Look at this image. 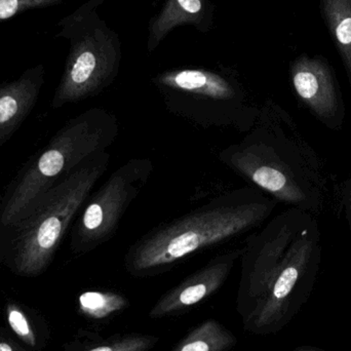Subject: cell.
Here are the masks:
<instances>
[{
	"label": "cell",
	"instance_id": "obj_1",
	"mask_svg": "<svg viewBox=\"0 0 351 351\" xmlns=\"http://www.w3.org/2000/svg\"><path fill=\"white\" fill-rule=\"evenodd\" d=\"M274 206L276 202L263 197L254 188L221 194L140 237L125 253V271L134 278H150L170 271L190 256L257 228L269 217Z\"/></svg>",
	"mask_w": 351,
	"mask_h": 351
},
{
	"label": "cell",
	"instance_id": "obj_2",
	"mask_svg": "<svg viewBox=\"0 0 351 351\" xmlns=\"http://www.w3.org/2000/svg\"><path fill=\"white\" fill-rule=\"evenodd\" d=\"M111 156H93L39 196L28 210L4 229L6 266L23 278H36L47 271L68 229L84 208Z\"/></svg>",
	"mask_w": 351,
	"mask_h": 351
},
{
	"label": "cell",
	"instance_id": "obj_3",
	"mask_svg": "<svg viewBox=\"0 0 351 351\" xmlns=\"http://www.w3.org/2000/svg\"><path fill=\"white\" fill-rule=\"evenodd\" d=\"M119 134V119L106 109L95 107L70 119L6 193L0 206V227L10 226L47 190L93 156L106 152Z\"/></svg>",
	"mask_w": 351,
	"mask_h": 351
},
{
	"label": "cell",
	"instance_id": "obj_4",
	"mask_svg": "<svg viewBox=\"0 0 351 351\" xmlns=\"http://www.w3.org/2000/svg\"><path fill=\"white\" fill-rule=\"evenodd\" d=\"M168 110L202 128L245 131L256 121L241 84L225 73L206 69H176L152 78Z\"/></svg>",
	"mask_w": 351,
	"mask_h": 351
},
{
	"label": "cell",
	"instance_id": "obj_5",
	"mask_svg": "<svg viewBox=\"0 0 351 351\" xmlns=\"http://www.w3.org/2000/svg\"><path fill=\"white\" fill-rule=\"evenodd\" d=\"M102 1L90 0L77 12V38L51 100L53 109L98 96L119 75L121 43L97 14V5Z\"/></svg>",
	"mask_w": 351,
	"mask_h": 351
},
{
	"label": "cell",
	"instance_id": "obj_6",
	"mask_svg": "<svg viewBox=\"0 0 351 351\" xmlns=\"http://www.w3.org/2000/svg\"><path fill=\"white\" fill-rule=\"evenodd\" d=\"M154 170L149 158H131L88 198L71 229L70 250L74 255L90 253L114 237L121 219L147 185Z\"/></svg>",
	"mask_w": 351,
	"mask_h": 351
},
{
	"label": "cell",
	"instance_id": "obj_7",
	"mask_svg": "<svg viewBox=\"0 0 351 351\" xmlns=\"http://www.w3.org/2000/svg\"><path fill=\"white\" fill-rule=\"evenodd\" d=\"M219 158L239 177L280 202L297 204L305 199V194L282 158L256 129L239 143L222 150Z\"/></svg>",
	"mask_w": 351,
	"mask_h": 351
},
{
	"label": "cell",
	"instance_id": "obj_8",
	"mask_svg": "<svg viewBox=\"0 0 351 351\" xmlns=\"http://www.w3.org/2000/svg\"><path fill=\"white\" fill-rule=\"evenodd\" d=\"M313 251L308 231L293 239L280 268L268 288L243 317V327L256 335L274 333L282 327L291 309V301L299 280L306 270Z\"/></svg>",
	"mask_w": 351,
	"mask_h": 351
},
{
	"label": "cell",
	"instance_id": "obj_9",
	"mask_svg": "<svg viewBox=\"0 0 351 351\" xmlns=\"http://www.w3.org/2000/svg\"><path fill=\"white\" fill-rule=\"evenodd\" d=\"M293 239L294 232L288 223L274 222L243 243L237 293V307L243 319L269 286Z\"/></svg>",
	"mask_w": 351,
	"mask_h": 351
},
{
	"label": "cell",
	"instance_id": "obj_10",
	"mask_svg": "<svg viewBox=\"0 0 351 351\" xmlns=\"http://www.w3.org/2000/svg\"><path fill=\"white\" fill-rule=\"evenodd\" d=\"M243 245L215 256L206 265L165 293L149 311V317L160 319L183 315L218 292L241 260Z\"/></svg>",
	"mask_w": 351,
	"mask_h": 351
},
{
	"label": "cell",
	"instance_id": "obj_11",
	"mask_svg": "<svg viewBox=\"0 0 351 351\" xmlns=\"http://www.w3.org/2000/svg\"><path fill=\"white\" fill-rule=\"evenodd\" d=\"M292 84L299 98L322 119H332L338 110L335 84L329 66L306 56L291 68Z\"/></svg>",
	"mask_w": 351,
	"mask_h": 351
},
{
	"label": "cell",
	"instance_id": "obj_12",
	"mask_svg": "<svg viewBox=\"0 0 351 351\" xmlns=\"http://www.w3.org/2000/svg\"><path fill=\"white\" fill-rule=\"evenodd\" d=\"M43 66L0 86V148L18 131L36 105L43 84Z\"/></svg>",
	"mask_w": 351,
	"mask_h": 351
},
{
	"label": "cell",
	"instance_id": "obj_13",
	"mask_svg": "<svg viewBox=\"0 0 351 351\" xmlns=\"http://www.w3.org/2000/svg\"><path fill=\"white\" fill-rule=\"evenodd\" d=\"M208 0H168L160 14L150 23L148 49L154 51L165 36L179 25H195L198 29L208 24Z\"/></svg>",
	"mask_w": 351,
	"mask_h": 351
},
{
	"label": "cell",
	"instance_id": "obj_14",
	"mask_svg": "<svg viewBox=\"0 0 351 351\" xmlns=\"http://www.w3.org/2000/svg\"><path fill=\"white\" fill-rule=\"evenodd\" d=\"M237 343L230 330L217 319H210L196 326L171 351H229Z\"/></svg>",
	"mask_w": 351,
	"mask_h": 351
},
{
	"label": "cell",
	"instance_id": "obj_15",
	"mask_svg": "<svg viewBox=\"0 0 351 351\" xmlns=\"http://www.w3.org/2000/svg\"><path fill=\"white\" fill-rule=\"evenodd\" d=\"M5 313L10 330L25 346L40 351L47 346L49 330L36 313L18 302L8 303Z\"/></svg>",
	"mask_w": 351,
	"mask_h": 351
},
{
	"label": "cell",
	"instance_id": "obj_16",
	"mask_svg": "<svg viewBox=\"0 0 351 351\" xmlns=\"http://www.w3.org/2000/svg\"><path fill=\"white\" fill-rule=\"evenodd\" d=\"M160 341L158 336L143 333L114 334L108 337L84 335L64 351H149Z\"/></svg>",
	"mask_w": 351,
	"mask_h": 351
},
{
	"label": "cell",
	"instance_id": "obj_17",
	"mask_svg": "<svg viewBox=\"0 0 351 351\" xmlns=\"http://www.w3.org/2000/svg\"><path fill=\"white\" fill-rule=\"evenodd\" d=\"M321 4L326 24L351 82V0H321Z\"/></svg>",
	"mask_w": 351,
	"mask_h": 351
},
{
	"label": "cell",
	"instance_id": "obj_18",
	"mask_svg": "<svg viewBox=\"0 0 351 351\" xmlns=\"http://www.w3.org/2000/svg\"><path fill=\"white\" fill-rule=\"evenodd\" d=\"M78 306L86 319L102 323L129 308L130 301L121 293L113 291H90L80 295Z\"/></svg>",
	"mask_w": 351,
	"mask_h": 351
},
{
	"label": "cell",
	"instance_id": "obj_19",
	"mask_svg": "<svg viewBox=\"0 0 351 351\" xmlns=\"http://www.w3.org/2000/svg\"><path fill=\"white\" fill-rule=\"evenodd\" d=\"M0 351H29L22 344L16 341L14 337L6 334L5 332L0 333Z\"/></svg>",
	"mask_w": 351,
	"mask_h": 351
},
{
	"label": "cell",
	"instance_id": "obj_20",
	"mask_svg": "<svg viewBox=\"0 0 351 351\" xmlns=\"http://www.w3.org/2000/svg\"><path fill=\"white\" fill-rule=\"evenodd\" d=\"M294 351H325V350H319V348H298V350H296Z\"/></svg>",
	"mask_w": 351,
	"mask_h": 351
},
{
	"label": "cell",
	"instance_id": "obj_21",
	"mask_svg": "<svg viewBox=\"0 0 351 351\" xmlns=\"http://www.w3.org/2000/svg\"><path fill=\"white\" fill-rule=\"evenodd\" d=\"M350 224H351V192L350 196Z\"/></svg>",
	"mask_w": 351,
	"mask_h": 351
}]
</instances>
